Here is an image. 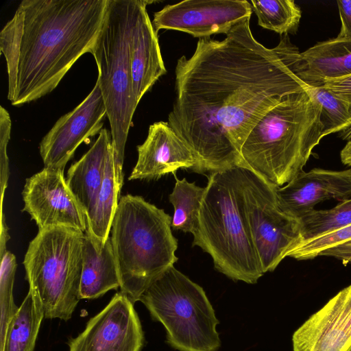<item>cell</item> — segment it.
Here are the masks:
<instances>
[{"instance_id": "obj_22", "label": "cell", "mask_w": 351, "mask_h": 351, "mask_svg": "<svg viewBox=\"0 0 351 351\" xmlns=\"http://www.w3.org/2000/svg\"><path fill=\"white\" fill-rule=\"evenodd\" d=\"M121 189L115 173L113 152L107 160L104 180L94 206L86 216V229L101 242L104 243L110 237Z\"/></svg>"}, {"instance_id": "obj_30", "label": "cell", "mask_w": 351, "mask_h": 351, "mask_svg": "<svg viewBox=\"0 0 351 351\" xmlns=\"http://www.w3.org/2000/svg\"><path fill=\"white\" fill-rule=\"evenodd\" d=\"M322 86L344 101L351 109V75L341 78L326 80ZM339 136L343 140H350L351 128L343 132L339 133Z\"/></svg>"}, {"instance_id": "obj_2", "label": "cell", "mask_w": 351, "mask_h": 351, "mask_svg": "<svg viewBox=\"0 0 351 351\" xmlns=\"http://www.w3.org/2000/svg\"><path fill=\"white\" fill-rule=\"evenodd\" d=\"M108 0H23L0 32L8 99L20 106L53 90L75 62L91 53Z\"/></svg>"}, {"instance_id": "obj_11", "label": "cell", "mask_w": 351, "mask_h": 351, "mask_svg": "<svg viewBox=\"0 0 351 351\" xmlns=\"http://www.w3.org/2000/svg\"><path fill=\"white\" fill-rule=\"evenodd\" d=\"M22 195L23 211L29 214L38 230L64 227L86 231V217L69 189L64 171L44 167L26 180Z\"/></svg>"}, {"instance_id": "obj_8", "label": "cell", "mask_w": 351, "mask_h": 351, "mask_svg": "<svg viewBox=\"0 0 351 351\" xmlns=\"http://www.w3.org/2000/svg\"><path fill=\"white\" fill-rule=\"evenodd\" d=\"M152 317L167 330L168 343L180 351H217L221 341L214 309L202 287L174 266L141 295Z\"/></svg>"}, {"instance_id": "obj_19", "label": "cell", "mask_w": 351, "mask_h": 351, "mask_svg": "<svg viewBox=\"0 0 351 351\" xmlns=\"http://www.w3.org/2000/svg\"><path fill=\"white\" fill-rule=\"evenodd\" d=\"M298 77L308 86L351 75V40L338 37L316 43L300 52Z\"/></svg>"}, {"instance_id": "obj_4", "label": "cell", "mask_w": 351, "mask_h": 351, "mask_svg": "<svg viewBox=\"0 0 351 351\" xmlns=\"http://www.w3.org/2000/svg\"><path fill=\"white\" fill-rule=\"evenodd\" d=\"M172 217L138 195L122 196L111 228L121 292L134 303L178 260Z\"/></svg>"}, {"instance_id": "obj_14", "label": "cell", "mask_w": 351, "mask_h": 351, "mask_svg": "<svg viewBox=\"0 0 351 351\" xmlns=\"http://www.w3.org/2000/svg\"><path fill=\"white\" fill-rule=\"evenodd\" d=\"M280 209L300 220L315 210L318 203L351 198V168L335 171L314 168L302 170L288 183L276 188Z\"/></svg>"}, {"instance_id": "obj_10", "label": "cell", "mask_w": 351, "mask_h": 351, "mask_svg": "<svg viewBox=\"0 0 351 351\" xmlns=\"http://www.w3.org/2000/svg\"><path fill=\"white\" fill-rule=\"evenodd\" d=\"M252 8L246 0H186L165 5L154 14L152 25L160 29L183 32L193 37L226 34L250 19Z\"/></svg>"}, {"instance_id": "obj_1", "label": "cell", "mask_w": 351, "mask_h": 351, "mask_svg": "<svg viewBox=\"0 0 351 351\" xmlns=\"http://www.w3.org/2000/svg\"><path fill=\"white\" fill-rule=\"evenodd\" d=\"M248 19L222 40L199 38L181 56L167 123L193 154V171L210 175L241 165V151L262 117L284 97L306 92L296 74L300 52L288 34L268 49Z\"/></svg>"}, {"instance_id": "obj_27", "label": "cell", "mask_w": 351, "mask_h": 351, "mask_svg": "<svg viewBox=\"0 0 351 351\" xmlns=\"http://www.w3.org/2000/svg\"><path fill=\"white\" fill-rule=\"evenodd\" d=\"M16 269L15 256L9 251H5L1 256L0 269V347L3 345L8 323L19 307L14 304L13 298V287Z\"/></svg>"}, {"instance_id": "obj_16", "label": "cell", "mask_w": 351, "mask_h": 351, "mask_svg": "<svg viewBox=\"0 0 351 351\" xmlns=\"http://www.w3.org/2000/svg\"><path fill=\"white\" fill-rule=\"evenodd\" d=\"M138 160L129 180H152L179 169L193 170L196 160L191 150L165 121L149 128L144 143L137 147Z\"/></svg>"}, {"instance_id": "obj_3", "label": "cell", "mask_w": 351, "mask_h": 351, "mask_svg": "<svg viewBox=\"0 0 351 351\" xmlns=\"http://www.w3.org/2000/svg\"><path fill=\"white\" fill-rule=\"evenodd\" d=\"M323 138L319 104L307 91L290 95L250 131L241 147L240 167L282 186L303 170Z\"/></svg>"}, {"instance_id": "obj_26", "label": "cell", "mask_w": 351, "mask_h": 351, "mask_svg": "<svg viewBox=\"0 0 351 351\" xmlns=\"http://www.w3.org/2000/svg\"><path fill=\"white\" fill-rule=\"evenodd\" d=\"M300 222L302 241L345 227L351 223V198L330 209H315Z\"/></svg>"}, {"instance_id": "obj_18", "label": "cell", "mask_w": 351, "mask_h": 351, "mask_svg": "<svg viewBox=\"0 0 351 351\" xmlns=\"http://www.w3.org/2000/svg\"><path fill=\"white\" fill-rule=\"evenodd\" d=\"M114 152L110 131L102 129L90 148L67 171L66 182L86 217L93 209Z\"/></svg>"}, {"instance_id": "obj_31", "label": "cell", "mask_w": 351, "mask_h": 351, "mask_svg": "<svg viewBox=\"0 0 351 351\" xmlns=\"http://www.w3.org/2000/svg\"><path fill=\"white\" fill-rule=\"evenodd\" d=\"M341 29L337 37L351 40V0H338L337 1Z\"/></svg>"}, {"instance_id": "obj_29", "label": "cell", "mask_w": 351, "mask_h": 351, "mask_svg": "<svg viewBox=\"0 0 351 351\" xmlns=\"http://www.w3.org/2000/svg\"><path fill=\"white\" fill-rule=\"evenodd\" d=\"M11 119L8 112L0 107V184H1V213L3 212L4 191L7 187L9 177V160L7 146L10 138Z\"/></svg>"}, {"instance_id": "obj_20", "label": "cell", "mask_w": 351, "mask_h": 351, "mask_svg": "<svg viewBox=\"0 0 351 351\" xmlns=\"http://www.w3.org/2000/svg\"><path fill=\"white\" fill-rule=\"evenodd\" d=\"M81 299H95L120 288V280L110 237L104 243L87 229L83 239Z\"/></svg>"}, {"instance_id": "obj_21", "label": "cell", "mask_w": 351, "mask_h": 351, "mask_svg": "<svg viewBox=\"0 0 351 351\" xmlns=\"http://www.w3.org/2000/svg\"><path fill=\"white\" fill-rule=\"evenodd\" d=\"M45 318L42 302L32 289L10 320L0 351H34L41 322Z\"/></svg>"}, {"instance_id": "obj_23", "label": "cell", "mask_w": 351, "mask_h": 351, "mask_svg": "<svg viewBox=\"0 0 351 351\" xmlns=\"http://www.w3.org/2000/svg\"><path fill=\"white\" fill-rule=\"evenodd\" d=\"M174 176L175 186L169 195V202L174 208L171 228L193 234L197 226L205 187L189 182L186 178L179 180L175 173Z\"/></svg>"}, {"instance_id": "obj_15", "label": "cell", "mask_w": 351, "mask_h": 351, "mask_svg": "<svg viewBox=\"0 0 351 351\" xmlns=\"http://www.w3.org/2000/svg\"><path fill=\"white\" fill-rule=\"evenodd\" d=\"M293 351H348L351 348V285L339 291L293 333Z\"/></svg>"}, {"instance_id": "obj_24", "label": "cell", "mask_w": 351, "mask_h": 351, "mask_svg": "<svg viewBox=\"0 0 351 351\" xmlns=\"http://www.w3.org/2000/svg\"><path fill=\"white\" fill-rule=\"evenodd\" d=\"M250 4L263 28L281 36L296 32L302 10L293 0H254Z\"/></svg>"}, {"instance_id": "obj_17", "label": "cell", "mask_w": 351, "mask_h": 351, "mask_svg": "<svg viewBox=\"0 0 351 351\" xmlns=\"http://www.w3.org/2000/svg\"><path fill=\"white\" fill-rule=\"evenodd\" d=\"M153 2L142 0L131 40V75L137 105L156 81L167 73L158 34L146 9L147 4Z\"/></svg>"}, {"instance_id": "obj_12", "label": "cell", "mask_w": 351, "mask_h": 351, "mask_svg": "<svg viewBox=\"0 0 351 351\" xmlns=\"http://www.w3.org/2000/svg\"><path fill=\"white\" fill-rule=\"evenodd\" d=\"M143 341L134 303L120 291L68 345L69 351H141Z\"/></svg>"}, {"instance_id": "obj_28", "label": "cell", "mask_w": 351, "mask_h": 351, "mask_svg": "<svg viewBox=\"0 0 351 351\" xmlns=\"http://www.w3.org/2000/svg\"><path fill=\"white\" fill-rule=\"evenodd\" d=\"M351 241V223L338 230L302 241L289 255L297 260H310L325 250Z\"/></svg>"}, {"instance_id": "obj_9", "label": "cell", "mask_w": 351, "mask_h": 351, "mask_svg": "<svg viewBox=\"0 0 351 351\" xmlns=\"http://www.w3.org/2000/svg\"><path fill=\"white\" fill-rule=\"evenodd\" d=\"M241 202L263 273L273 271L302 241L300 220L279 208L276 188L252 170L238 167Z\"/></svg>"}, {"instance_id": "obj_25", "label": "cell", "mask_w": 351, "mask_h": 351, "mask_svg": "<svg viewBox=\"0 0 351 351\" xmlns=\"http://www.w3.org/2000/svg\"><path fill=\"white\" fill-rule=\"evenodd\" d=\"M307 92L320 107L323 137L351 128V109L344 101L322 86H308Z\"/></svg>"}, {"instance_id": "obj_33", "label": "cell", "mask_w": 351, "mask_h": 351, "mask_svg": "<svg viewBox=\"0 0 351 351\" xmlns=\"http://www.w3.org/2000/svg\"><path fill=\"white\" fill-rule=\"evenodd\" d=\"M340 158L343 165L351 168V139L348 141L346 145L341 149Z\"/></svg>"}, {"instance_id": "obj_34", "label": "cell", "mask_w": 351, "mask_h": 351, "mask_svg": "<svg viewBox=\"0 0 351 351\" xmlns=\"http://www.w3.org/2000/svg\"><path fill=\"white\" fill-rule=\"evenodd\" d=\"M348 351H351V348Z\"/></svg>"}, {"instance_id": "obj_32", "label": "cell", "mask_w": 351, "mask_h": 351, "mask_svg": "<svg viewBox=\"0 0 351 351\" xmlns=\"http://www.w3.org/2000/svg\"><path fill=\"white\" fill-rule=\"evenodd\" d=\"M320 256L333 257L341 261L345 265L351 264V241L325 250L320 254Z\"/></svg>"}, {"instance_id": "obj_13", "label": "cell", "mask_w": 351, "mask_h": 351, "mask_svg": "<svg viewBox=\"0 0 351 351\" xmlns=\"http://www.w3.org/2000/svg\"><path fill=\"white\" fill-rule=\"evenodd\" d=\"M107 117L97 84L73 110L62 115L43 138L39 152L45 167L64 171L79 145L99 134Z\"/></svg>"}, {"instance_id": "obj_6", "label": "cell", "mask_w": 351, "mask_h": 351, "mask_svg": "<svg viewBox=\"0 0 351 351\" xmlns=\"http://www.w3.org/2000/svg\"><path fill=\"white\" fill-rule=\"evenodd\" d=\"M142 0H108L102 29L90 53L95 58L110 126L117 180L123 185L125 147L137 107L131 75L130 47Z\"/></svg>"}, {"instance_id": "obj_5", "label": "cell", "mask_w": 351, "mask_h": 351, "mask_svg": "<svg viewBox=\"0 0 351 351\" xmlns=\"http://www.w3.org/2000/svg\"><path fill=\"white\" fill-rule=\"evenodd\" d=\"M193 245L234 280L254 284L263 274L241 202L238 167L208 176Z\"/></svg>"}, {"instance_id": "obj_7", "label": "cell", "mask_w": 351, "mask_h": 351, "mask_svg": "<svg viewBox=\"0 0 351 351\" xmlns=\"http://www.w3.org/2000/svg\"><path fill=\"white\" fill-rule=\"evenodd\" d=\"M84 232L56 227L38 230L23 265L29 289L42 302L45 319L68 321L81 300Z\"/></svg>"}]
</instances>
